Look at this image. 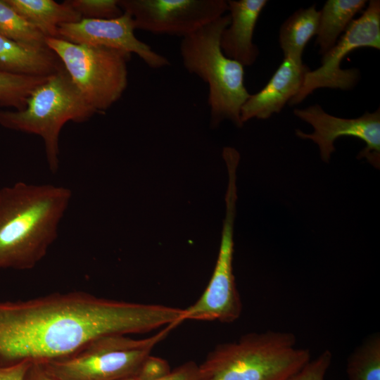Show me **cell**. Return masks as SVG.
I'll list each match as a JSON object with an SVG mask.
<instances>
[{"label":"cell","instance_id":"16","mask_svg":"<svg viewBox=\"0 0 380 380\" xmlns=\"http://www.w3.org/2000/svg\"><path fill=\"white\" fill-rule=\"evenodd\" d=\"M25 20L46 38H59L61 25L82 20L68 0L58 3L53 0H6Z\"/></svg>","mask_w":380,"mask_h":380},{"label":"cell","instance_id":"22","mask_svg":"<svg viewBox=\"0 0 380 380\" xmlns=\"http://www.w3.org/2000/svg\"><path fill=\"white\" fill-rule=\"evenodd\" d=\"M82 19H112L120 16L123 11L118 0H68Z\"/></svg>","mask_w":380,"mask_h":380},{"label":"cell","instance_id":"19","mask_svg":"<svg viewBox=\"0 0 380 380\" xmlns=\"http://www.w3.org/2000/svg\"><path fill=\"white\" fill-rule=\"evenodd\" d=\"M348 380H380V334L375 332L358 345L346 362Z\"/></svg>","mask_w":380,"mask_h":380},{"label":"cell","instance_id":"14","mask_svg":"<svg viewBox=\"0 0 380 380\" xmlns=\"http://www.w3.org/2000/svg\"><path fill=\"white\" fill-rule=\"evenodd\" d=\"M267 2L266 0L227 1L230 22L221 34L220 47L227 58L243 67L253 65L259 56L258 47L253 42V34Z\"/></svg>","mask_w":380,"mask_h":380},{"label":"cell","instance_id":"12","mask_svg":"<svg viewBox=\"0 0 380 380\" xmlns=\"http://www.w3.org/2000/svg\"><path fill=\"white\" fill-rule=\"evenodd\" d=\"M132 16L123 12L112 19H82L78 22L61 25L60 39L94 46H101L137 55L149 68L160 69L170 65L164 56L156 52L137 39Z\"/></svg>","mask_w":380,"mask_h":380},{"label":"cell","instance_id":"20","mask_svg":"<svg viewBox=\"0 0 380 380\" xmlns=\"http://www.w3.org/2000/svg\"><path fill=\"white\" fill-rule=\"evenodd\" d=\"M0 35L34 49H49L46 44V38L6 0H0Z\"/></svg>","mask_w":380,"mask_h":380},{"label":"cell","instance_id":"8","mask_svg":"<svg viewBox=\"0 0 380 380\" xmlns=\"http://www.w3.org/2000/svg\"><path fill=\"white\" fill-rule=\"evenodd\" d=\"M228 185L225 194L226 213L217 259L210 281L200 298L184 309V320L218 321L231 323L242 312V303L233 272L234 222L237 200L238 162L226 163Z\"/></svg>","mask_w":380,"mask_h":380},{"label":"cell","instance_id":"7","mask_svg":"<svg viewBox=\"0 0 380 380\" xmlns=\"http://www.w3.org/2000/svg\"><path fill=\"white\" fill-rule=\"evenodd\" d=\"M46 44L96 113H103L121 98L128 83L131 54L60 38H46Z\"/></svg>","mask_w":380,"mask_h":380},{"label":"cell","instance_id":"25","mask_svg":"<svg viewBox=\"0 0 380 380\" xmlns=\"http://www.w3.org/2000/svg\"><path fill=\"white\" fill-rule=\"evenodd\" d=\"M121 380H139L134 376ZM156 380H203L199 365L193 361L176 367L166 376Z\"/></svg>","mask_w":380,"mask_h":380},{"label":"cell","instance_id":"21","mask_svg":"<svg viewBox=\"0 0 380 380\" xmlns=\"http://www.w3.org/2000/svg\"><path fill=\"white\" fill-rule=\"evenodd\" d=\"M48 77L18 75L0 70V106L12 108L15 110H23L32 91Z\"/></svg>","mask_w":380,"mask_h":380},{"label":"cell","instance_id":"2","mask_svg":"<svg viewBox=\"0 0 380 380\" xmlns=\"http://www.w3.org/2000/svg\"><path fill=\"white\" fill-rule=\"evenodd\" d=\"M70 189L18 182L0 189V270L34 268L58 236Z\"/></svg>","mask_w":380,"mask_h":380},{"label":"cell","instance_id":"6","mask_svg":"<svg viewBox=\"0 0 380 380\" xmlns=\"http://www.w3.org/2000/svg\"><path fill=\"white\" fill-rule=\"evenodd\" d=\"M175 325L145 338L129 335L101 337L77 353L40 362L58 380H121L134 376L144 359Z\"/></svg>","mask_w":380,"mask_h":380},{"label":"cell","instance_id":"4","mask_svg":"<svg viewBox=\"0 0 380 380\" xmlns=\"http://www.w3.org/2000/svg\"><path fill=\"white\" fill-rule=\"evenodd\" d=\"M229 22V14H224L182 38L179 46L184 68L208 87L213 127L224 120L242 127L241 109L251 95L244 84V67L227 58L220 47L221 34Z\"/></svg>","mask_w":380,"mask_h":380},{"label":"cell","instance_id":"5","mask_svg":"<svg viewBox=\"0 0 380 380\" xmlns=\"http://www.w3.org/2000/svg\"><path fill=\"white\" fill-rule=\"evenodd\" d=\"M95 113L63 68L32 91L23 110H0V125L39 136L44 143L49 168L56 173L59 167V137L63 125L69 121H87Z\"/></svg>","mask_w":380,"mask_h":380},{"label":"cell","instance_id":"9","mask_svg":"<svg viewBox=\"0 0 380 380\" xmlns=\"http://www.w3.org/2000/svg\"><path fill=\"white\" fill-rule=\"evenodd\" d=\"M362 47L380 49V1H369L366 9L353 20L335 45L322 55L321 65L308 70L303 84L289 104L302 102L315 90L329 88L349 90L360 77L358 69L341 68L343 58L351 51Z\"/></svg>","mask_w":380,"mask_h":380},{"label":"cell","instance_id":"15","mask_svg":"<svg viewBox=\"0 0 380 380\" xmlns=\"http://www.w3.org/2000/svg\"><path fill=\"white\" fill-rule=\"evenodd\" d=\"M63 68L51 49H34L0 35L1 71L48 77Z\"/></svg>","mask_w":380,"mask_h":380},{"label":"cell","instance_id":"13","mask_svg":"<svg viewBox=\"0 0 380 380\" xmlns=\"http://www.w3.org/2000/svg\"><path fill=\"white\" fill-rule=\"evenodd\" d=\"M310 70L302 59L284 56L268 82L259 91L251 94L241 109V121L267 119L279 113L300 89Z\"/></svg>","mask_w":380,"mask_h":380},{"label":"cell","instance_id":"26","mask_svg":"<svg viewBox=\"0 0 380 380\" xmlns=\"http://www.w3.org/2000/svg\"><path fill=\"white\" fill-rule=\"evenodd\" d=\"M32 362L24 360L11 365L0 367V380H25Z\"/></svg>","mask_w":380,"mask_h":380},{"label":"cell","instance_id":"24","mask_svg":"<svg viewBox=\"0 0 380 380\" xmlns=\"http://www.w3.org/2000/svg\"><path fill=\"white\" fill-rule=\"evenodd\" d=\"M170 372L167 360L150 354L142 362L134 377L139 380H156L167 375Z\"/></svg>","mask_w":380,"mask_h":380},{"label":"cell","instance_id":"23","mask_svg":"<svg viewBox=\"0 0 380 380\" xmlns=\"http://www.w3.org/2000/svg\"><path fill=\"white\" fill-rule=\"evenodd\" d=\"M332 358V353L329 350L325 349L315 358H311L300 370L287 380H325Z\"/></svg>","mask_w":380,"mask_h":380},{"label":"cell","instance_id":"1","mask_svg":"<svg viewBox=\"0 0 380 380\" xmlns=\"http://www.w3.org/2000/svg\"><path fill=\"white\" fill-rule=\"evenodd\" d=\"M183 315L182 308L108 299L83 291L0 302V367L61 359L101 337L178 325Z\"/></svg>","mask_w":380,"mask_h":380},{"label":"cell","instance_id":"11","mask_svg":"<svg viewBox=\"0 0 380 380\" xmlns=\"http://www.w3.org/2000/svg\"><path fill=\"white\" fill-rule=\"evenodd\" d=\"M293 114L311 125L314 131L305 133L296 130L300 139H311L317 144L320 157L329 162L335 151L334 141L341 137H353L362 139L366 144L359 153L357 158H365L376 168L380 166V110L365 112L356 118H342L331 115L319 104L305 108H296Z\"/></svg>","mask_w":380,"mask_h":380},{"label":"cell","instance_id":"10","mask_svg":"<svg viewBox=\"0 0 380 380\" xmlns=\"http://www.w3.org/2000/svg\"><path fill=\"white\" fill-rule=\"evenodd\" d=\"M136 30L184 38L224 15L225 0H118Z\"/></svg>","mask_w":380,"mask_h":380},{"label":"cell","instance_id":"27","mask_svg":"<svg viewBox=\"0 0 380 380\" xmlns=\"http://www.w3.org/2000/svg\"><path fill=\"white\" fill-rule=\"evenodd\" d=\"M25 380H58L44 368L40 362H32Z\"/></svg>","mask_w":380,"mask_h":380},{"label":"cell","instance_id":"3","mask_svg":"<svg viewBox=\"0 0 380 380\" xmlns=\"http://www.w3.org/2000/svg\"><path fill=\"white\" fill-rule=\"evenodd\" d=\"M311 358L293 333L268 330L218 344L199 367L203 380H287Z\"/></svg>","mask_w":380,"mask_h":380},{"label":"cell","instance_id":"18","mask_svg":"<svg viewBox=\"0 0 380 380\" xmlns=\"http://www.w3.org/2000/svg\"><path fill=\"white\" fill-rule=\"evenodd\" d=\"M319 20V11L313 4L297 10L283 23L279 40L284 56L302 59L306 44L317 34Z\"/></svg>","mask_w":380,"mask_h":380},{"label":"cell","instance_id":"17","mask_svg":"<svg viewBox=\"0 0 380 380\" xmlns=\"http://www.w3.org/2000/svg\"><path fill=\"white\" fill-rule=\"evenodd\" d=\"M367 4L365 0H328L319 11L316 44L322 56L331 49L354 16Z\"/></svg>","mask_w":380,"mask_h":380}]
</instances>
